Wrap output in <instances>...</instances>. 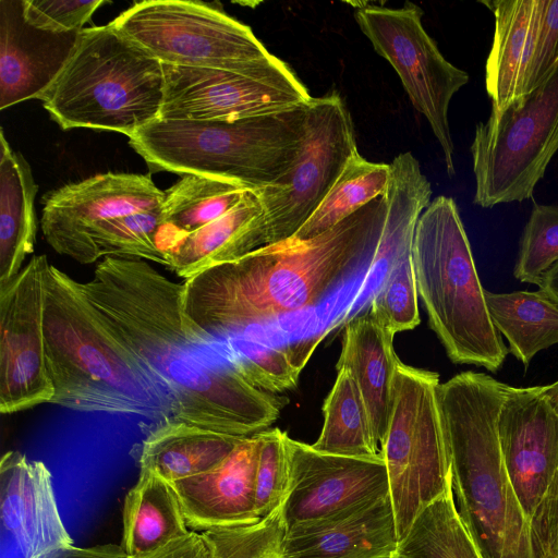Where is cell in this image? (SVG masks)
Listing matches in <instances>:
<instances>
[{"mask_svg": "<svg viewBox=\"0 0 558 558\" xmlns=\"http://www.w3.org/2000/svg\"><path fill=\"white\" fill-rule=\"evenodd\" d=\"M393 337L369 310L360 313L344 324L336 365L337 371L347 368L354 377L379 445L388 426L400 362L393 350Z\"/></svg>", "mask_w": 558, "mask_h": 558, "instance_id": "603a6c76", "label": "cell"}, {"mask_svg": "<svg viewBox=\"0 0 558 558\" xmlns=\"http://www.w3.org/2000/svg\"><path fill=\"white\" fill-rule=\"evenodd\" d=\"M356 153L351 113L339 93L312 97L296 159L276 182L255 190L263 211L248 230L247 254L292 238Z\"/></svg>", "mask_w": 558, "mask_h": 558, "instance_id": "8fae6325", "label": "cell"}, {"mask_svg": "<svg viewBox=\"0 0 558 558\" xmlns=\"http://www.w3.org/2000/svg\"><path fill=\"white\" fill-rule=\"evenodd\" d=\"M163 88L162 63L109 23L81 31L71 58L39 99L62 130L129 137L159 118Z\"/></svg>", "mask_w": 558, "mask_h": 558, "instance_id": "52a82bcc", "label": "cell"}, {"mask_svg": "<svg viewBox=\"0 0 558 558\" xmlns=\"http://www.w3.org/2000/svg\"><path fill=\"white\" fill-rule=\"evenodd\" d=\"M558 63V0H541L533 51L523 77L524 95L538 86Z\"/></svg>", "mask_w": 558, "mask_h": 558, "instance_id": "60d3db41", "label": "cell"}, {"mask_svg": "<svg viewBox=\"0 0 558 558\" xmlns=\"http://www.w3.org/2000/svg\"><path fill=\"white\" fill-rule=\"evenodd\" d=\"M44 336L54 390L50 403L168 422L135 357L105 326L78 281L51 264L45 275Z\"/></svg>", "mask_w": 558, "mask_h": 558, "instance_id": "277c9868", "label": "cell"}, {"mask_svg": "<svg viewBox=\"0 0 558 558\" xmlns=\"http://www.w3.org/2000/svg\"><path fill=\"white\" fill-rule=\"evenodd\" d=\"M538 287L558 303V263L545 272Z\"/></svg>", "mask_w": 558, "mask_h": 558, "instance_id": "f6af8a7d", "label": "cell"}, {"mask_svg": "<svg viewBox=\"0 0 558 558\" xmlns=\"http://www.w3.org/2000/svg\"><path fill=\"white\" fill-rule=\"evenodd\" d=\"M306 105L231 122L156 119L129 136V144L151 172L206 175L255 191L280 179L296 159Z\"/></svg>", "mask_w": 558, "mask_h": 558, "instance_id": "8992f818", "label": "cell"}, {"mask_svg": "<svg viewBox=\"0 0 558 558\" xmlns=\"http://www.w3.org/2000/svg\"><path fill=\"white\" fill-rule=\"evenodd\" d=\"M258 442L255 504L259 518L282 505L291 487V460L288 434L279 428L255 434Z\"/></svg>", "mask_w": 558, "mask_h": 558, "instance_id": "74e56055", "label": "cell"}, {"mask_svg": "<svg viewBox=\"0 0 558 558\" xmlns=\"http://www.w3.org/2000/svg\"><path fill=\"white\" fill-rule=\"evenodd\" d=\"M391 558H483L459 513L452 482L418 512Z\"/></svg>", "mask_w": 558, "mask_h": 558, "instance_id": "f546056e", "label": "cell"}, {"mask_svg": "<svg viewBox=\"0 0 558 558\" xmlns=\"http://www.w3.org/2000/svg\"><path fill=\"white\" fill-rule=\"evenodd\" d=\"M244 437L179 422L157 424L140 450V468L169 483L208 472L221 464Z\"/></svg>", "mask_w": 558, "mask_h": 558, "instance_id": "484cf974", "label": "cell"}, {"mask_svg": "<svg viewBox=\"0 0 558 558\" xmlns=\"http://www.w3.org/2000/svg\"><path fill=\"white\" fill-rule=\"evenodd\" d=\"M46 255L33 256L0 290V412L50 403L44 336Z\"/></svg>", "mask_w": 558, "mask_h": 558, "instance_id": "5bb4252c", "label": "cell"}, {"mask_svg": "<svg viewBox=\"0 0 558 558\" xmlns=\"http://www.w3.org/2000/svg\"><path fill=\"white\" fill-rule=\"evenodd\" d=\"M423 10L407 1L400 8L359 3L354 19L375 51L399 75L413 107L428 121L442 150L449 175L454 174L448 109L469 74L450 63L425 31Z\"/></svg>", "mask_w": 558, "mask_h": 558, "instance_id": "7c38bea8", "label": "cell"}, {"mask_svg": "<svg viewBox=\"0 0 558 558\" xmlns=\"http://www.w3.org/2000/svg\"><path fill=\"white\" fill-rule=\"evenodd\" d=\"M324 424L314 449L349 457L379 454L368 412L352 374L337 371L336 381L323 404Z\"/></svg>", "mask_w": 558, "mask_h": 558, "instance_id": "4dcf8cb0", "label": "cell"}, {"mask_svg": "<svg viewBox=\"0 0 558 558\" xmlns=\"http://www.w3.org/2000/svg\"><path fill=\"white\" fill-rule=\"evenodd\" d=\"M284 502L256 523L202 532L209 558H282L288 532Z\"/></svg>", "mask_w": 558, "mask_h": 558, "instance_id": "d590c367", "label": "cell"}, {"mask_svg": "<svg viewBox=\"0 0 558 558\" xmlns=\"http://www.w3.org/2000/svg\"><path fill=\"white\" fill-rule=\"evenodd\" d=\"M558 150V63L534 89L480 122L471 145L474 203L489 208L533 195Z\"/></svg>", "mask_w": 558, "mask_h": 558, "instance_id": "30bf717a", "label": "cell"}, {"mask_svg": "<svg viewBox=\"0 0 558 558\" xmlns=\"http://www.w3.org/2000/svg\"><path fill=\"white\" fill-rule=\"evenodd\" d=\"M80 33L39 29L25 20L23 0H0V109L39 99L71 58Z\"/></svg>", "mask_w": 558, "mask_h": 558, "instance_id": "d6986e66", "label": "cell"}, {"mask_svg": "<svg viewBox=\"0 0 558 558\" xmlns=\"http://www.w3.org/2000/svg\"><path fill=\"white\" fill-rule=\"evenodd\" d=\"M389 165L386 214L377 246L339 323L345 324L369 304L392 264L412 244L417 219L432 202L430 183L410 151L398 155Z\"/></svg>", "mask_w": 558, "mask_h": 558, "instance_id": "7402d4cb", "label": "cell"}, {"mask_svg": "<svg viewBox=\"0 0 558 558\" xmlns=\"http://www.w3.org/2000/svg\"><path fill=\"white\" fill-rule=\"evenodd\" d=\"M530 526L536 558H558V463Z\"/></svg>", "mask_w": 558, "mask_h": 558, "instance_id": "b9f144b4", "label": "cell"}, {"mask_svg": "<svg viewBox=\"0 0 558 558\" xmlns=\"http://www.w3.org/2000/svg\"><path fill=\"white\" fill-rule=\"evenodd\" d=\"M163 199L165 191L148 174L100 173L48 192L40 227L57 253L80 263L87 233L97 223L160 207Z\"/></svg>", "mask_w": 558, "mask_h": 558, "instance_id": "9a60e30c", "label": "cell"}, {"mask_svg": "<svg viewBox=\"0 0 558 558\" xmlns=\"http://www.w3.org/2000/svg\"><path fill=\"white\" fill-rule=\"evenodd\" d=\"M509 385L460 373L438 386L457 508L483 558H536L502 459L498 417Z\"/></svg>", "mask_w": 558, "mask_h": 558, "instance_id": "3957f363", "label": "cell"}, {"mask_svg": "<svg viewBox=\"0 0 558 558\" xmlns=\"http://www.w3.org/2000/svg\"><path fill=\"white\" fill-rule=\"evenodd\" d=\"M389 178V163L373 162L354 154L323 202L292 238L310 240L333 228L384 196Z\"/></svg>", "mask_w": 558, "mask_h": 558, "instance_id": "1f68e13d", "label": "cell"}, {"mask_svg": "<svg viewBox=\"0 0 558 558\" xmlns=\"http://www.w3.org/2000/svg\"><path fill=\"white\" fill-rule=\"evenodd\" d=\"M257 451L256 435L244 437L215 469L170 483L189 527L204 532L248 525L262 519L255 504Z\"/></svg>", "mask_w": 558, "mask_h": 558, "instance_id": "ffe728a7", "label": "cell"}, {"mask_svg": "<svg viewBox=\"0 0 558 558\" xmlns=\"http://www.w3.org/2000/svg\"><path fill=\"white\" fill-rule=\"evenodd\" d=\"M179 497L172 485L155 472L141 469L137 482L125 496L121 547L138 558L186 535Z\"/></svg>", "mask_w": 558, "mask_h": 558, "instance_id": "4316f807", "label": "cell"}, {"mask_svg": "<svg viewBox=\"0 0 558 558\" xmlns=\"http://www.w3.org/2000/svg\"><path fill=\"white\" fill-rule=\"evenodd\" d=\"M248 190L243 184L227 180L183 174L165 191L162 227L175 229L182 238L227 214Z\"/></svg>", "mask_w": 558, "mask_h": 558, "instance_id": "d6a6232c", "label": "cell"}, {"mask_svg": "<svg viewBox=\"0 0 558 558\" xmlns=\"http://www.w3.org/2000/svg\"><path fill=\"white\" fill-rule=\"evenodd\" d=\"M291 487L284 502L288 530L389 495L381 453L349 457L317 451L288 436Z\"/></svg>", "mask_w": 558, "mask_h": 558, "instance_id": "2e32d148", "label": "cell"}, {"mask_svg": "<svg viewBox=\"0 0 558 558\" xmlns=\"http://www.w3.org/2000/svg\"><path fill=\"white\" fill-rule=\"evenodd\" d=\"M0 515L23 558H40L73 546L49 469L19 451H7L0 461Z\"/></svg>", "mask_w": 558, "mask_h": 558, "instance_id": "ac0fdd59", "label": "cell"}, {"mask_svg": "<svg viewBox=\"0 0 558 558\" xmlns=\"http://www.w3.org/2000/svg\"><path fill=\"white\" fill-rule=\"evenodd\" d=\"M78 287L154 385L168 422L248 437L278 418L282 400L248 384L225 341L185 314L183 283L146 262L108 256Z\"/></svg>", "mask_w": 558, "mask_h": 558, "instance_id": "6da1fadb", "label": "cell"}, {"mask_svg": "<svg viewBox=\"0 0 558 558\" xmlns=\"http://www.w3.org/2000/svg\"><path fill=\"white\" fill-rule=\"evenodd\" d=\"M391 558V557H390Z\"/></svg>", "mask_w": 558, "mask_h": 558, "instance_id": "c3c4849f", "label": "cell"}, {"mask_svg": "<svg viewBox=\"0 0 558 558\" xmlns=\"http://www.w3.org/2000/svg\"><path fill=\"white\" fill-rule=\"evenodd\" d=\"M412 245L401 252L368 304L375 319L392 335L420 324Z\"/></svg>", "mask_w": 558, "mask_h": 558, "instance_id": "8d00e7d4", "label": "cell"}, {"mask_svg": "<svg viewBox=\"0 0 558 558\" xmlns=\"http://www.w3.org/2000/svg\"><path fill=\"white\" fill-rule=\"evenodd\" d=\"M495 16V33L485 68L492 109L500 110L521 96L523 77L537 33L541 0L483 2Z\"/></svg>", "mask_w": 558, "mask_h": 558, "instance_id": "cb8c5ba5", "label": "cell"}, {"mask_svg": "<svg viewBox=\"0 0 558 558\" xmlns=\"http://www.w3.org/2000/svg\"><path fill=\"white\" fill-rule=\"evenodd\" d=\"M40 558H130L120 545L105 544L92 547L70 546Z\"/></svg>", "mask_w": 558, "mask_h": 558, "instance_id": "ee69618b", "label": "cell"}, {"mask_svg": "<svg viewBox=\"0 0 558 558\" xmlns=\"http://www.w3.org/2000/svg\"><path fill=\"white\" fill-rule=\"evenodd\" d=\"M492 322L509 351L527 366L542 350L558 343V303L541 289L495 293L485 290Z\"/></svg>", "mask_w": 558, "mask_h": 558, "instance_id": "f1b7e54d", "label": "cell"}, {"mask_svg": "<svg viewBox=\"0 0 558 558\" xmlns=\"http://www.w3.org/2000/svg\"><path fill=\"white\" fill-rule=\"evenodd\" d=\"M398 534L389 495L288 530L287 558H390Z\"/></svg>", "mask_w": 558, "mask_h": 558, "instance_id": "44dd1931", "label": "cell"}, {"mask_svg": "<svg viewBox=\"0 0 558 558\" xmlns=\"http://www.w3.org/2000/svg\"><path fill=\"white\" fill-rule=\"evenodd\" d=\"M439 375L397 366L390 416L380 441L398 542L418 512L452 482L448 440L438 402Z\"/></svg>", "mask_w": 558, "mask_h": 558, "instance_id": "ba28073f", "label": "cell"}, {"mask_svg": "<svg viewBox=\"0 0 558 558\" xmlns=\"http://www.w3.org/2000/svg\"><path fill=\"white\" fill-rule=\"evenodd\" d=\"M102 0H23L25 20L33 26L53 33L81 32Z\"/></svg>", "mask_w": 558, "mask_h": 558, "instance_id": "ab89813d", "label": "cell"}, {"mask_svg": "<svg viewBox=\"0 0 558 558\" xmlns=\"http://www.w3.org/2000/svg\"><path fill=\"white\" fill-rule=\"evenodd\" d=\"M161 227V206L101 221L87 233L80 263L92 264L102 256H113L169 266L168 255L156 240Z\"/></svg>", "mask_w": 558, "mask_h": 558, "instance_id": "836d02e7", "label": "cell"}, {"mask_svg": "<svg viewBox=\"0 0 558 558\" xmlns=\"http://www.w3.org/2000/svg\"><path fill=\"white\" fill-rule=\"evenodd\" d=\"M385 195L326 232L257 248L183 283V308L216 338L317 305L367 269L383 228Z\"/></svg>", "mask_w": 558, "mask_h": 558, "instance_id": "7a4b0ae2", "label": "cell"}, {"mask_svg": "<svg viewBox=\"0 0 558 558\" xmlns=\"http://www.w3.org/2000/svg\"><path fill=\"white\" fill-rule=\"evenodd\" d=\"M221 339L238 373L255 388L269 393L296 385L304 364L295 362L289 350L239 336Z\"/></svg>", "mask_w": 558, "mask_h": 558, "instance_id": "e575fe53", "label": "cell"}, {"mask_svg": "<svg viewBox=\"0 0 558 558\" xmlns=\"http://www.w3.org/2000/svg\"><path fill=\"white\" fill-rule=\"evenodd\" d=\"M162 66L163 101L158 118L162 120L231 122L289 111L312 99L286 62L254 74Z\"/></svg>", "mask_w": 558, "mask_h": 558, "instance_id": "4fadbf2b", "label": "cell"}, {"mask_svg": "<svg viewBox=\"0 0 558 558\" xmlns=\"http://www.w3.org/2000/svg\"><path fill=\"white\" fill-rule=\"evenodd\" d=\"M558 263V206L534 205L520 241L513 276L539 286L543 276Z\"/></svg>", "mask_w": 558, "mask_h": 558, "instance_id": "f35d334b", "label": "cell"}, {"mask_svg": "<svg viewBox=\"0 0 558 558\" xmlns=\"http://www.w3.org/2000/svg\"><path fill=\"white\" fill-rule=\"evenodd\" d=\"M262 211L256 192L248 190L227 214L179 239L167 251L169 267L178 276L189 279L207 268L246 255L248 230Z\"/></svg>", "mask_w": 558, "mask_h": 558, "instance_id": "83f0119b", "label": "cell"}, {"mask_svg": "<svg viewBox=\"0 0 558 558\" xmlns=\"http://www.w3.org/2000/svg\"><path fill=\"white\" fill-rule=\"evenodd\" d=\"M282 558H287L286 555Z\"/></svg>", "mask_w": 558, "mask_h": 558, "instance_id": "7dc6e473", "label": "cell"}, {"mask_svg": "<svg viewBox=\"0 0 558 558\" xmlns=\"http://www.w3.org/2000/svg\"><path fill=\"white\" fill-rule=\"evenodd\" d=\"M417 293L448 357L496 373L508 349L495 328L456 202L437 196L417 219L412 245Z\"/></svg>", "mask_w": 558, "mask_h": 558, "instance_id": "5b68a950", "label": "cell"}, {"mask_svg": "<svg viewBox=\"0 0 558 558\" xmlns=\"http://www.w3.org/2000/svg\"><path fill=\"white\" fill-rule=\"evenodd\" d=\"M498 434L509 480L531 521L558 463V414L542 386H509Z\"/></svg>", "mask_w": 558, "mask_h": 558, "instance_id": "e0dca14e", "label": "cell"}, {"mask_svg": "<svg viewBox=\"0 0 558 558\" xmlns=\"http://www.w3.org/2000/svg\"><path fill=\"white\" fill-rule=\"evenodd\" d=\"M110 24L162 64L254 74L284 62L250 26L198 1L136 2Z\"/></svg>", "mask_w": 558, "mask_h": 558, "instance_id": "9c48e42d", "label": "cell"}, {"mask_svg": "<svg viewBox=\"0 0 558 558\" xmlns=\"http://www.w3.org/2000/svg\"><path fill=\"white\" fill-rule=\"evenodd\" d=\"M138 558H209V553L202 533L192 531Z\"/></svg>", "mask_w": 558, "mask_h": 558, "instance_id": "7bdbcfd3", "label": "cell"}, {"mask_svg": "<svg viewBox=\"0 0 558 558\" xmlns=\"http://www.w3.org/2000/svg\"><path fill=\"white\" fill-rule=\"evenodd\" d=\"M542 392L550 407L558 414V380L550 385L542 386Z\"/></svg>", "mask_w": 558, "mask_h": 558, "instance_id": "bcb514c9", "label": "cell"}, {"mask_svg": "<svg viewBox=\"0 0 558 558\" xmlns=\"http://www.w3.org/2000/svg\"><path fill=\"white\" fill-rule=\"evenodd\" d=\"M32 169L0 132V290L23 269L36 242L35 197Z\"/></svg>", "mask_w": 558, "mask_h": 558, "instance_id": "d4e9b609", "label": "cell"}]
</instances>
